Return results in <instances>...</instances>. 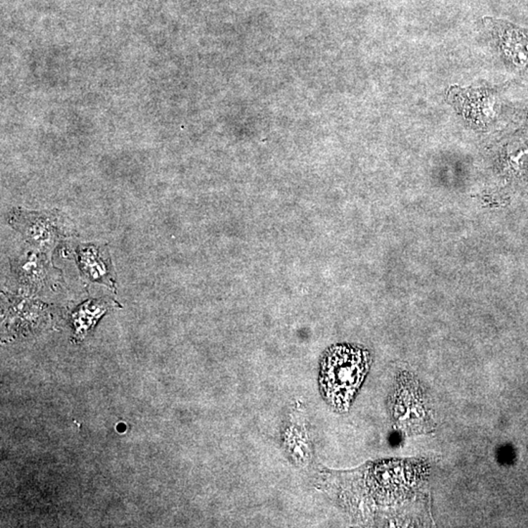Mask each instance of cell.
Listing matches in <instances>:
<instances>
[{
	"label": "cell",
	"mask_w": 528,
	"mask_h": 528,
	"mask_svg": "<svg viewBox=\"0 0 528 528\" xmlns=\"http://www.w3.org/2000/svg\"><path fill=\"white\" fill-rule=\"evenodd\" d=\"M368 351L353 345L331 348L321 360V394L336 411H348L360 390L369 367Z\"/></svg>",
	"instance_id": "cell-1"
},
{
	"label": "cell",
	"mask_w": 528,
	"mask_h": 528,
	"mask_svg": "<svg viewBox=\"0 0 528 528\" xmlns=\"http://www.w3.org/2000/svg\"><path fill=\"white\" fill-rule=\"evenodd\" d=\"M10 226L22 235L35 250L48 252L74 229L61 212L29 211L16 209L9 216Z\"/></svg>",
	"instance_id": "cell-2"
},
{
	"label": "cell",
	"mask_w": 528,
	"mask_h": 528,
	"mask_svg": "<svg viewBox=\"0 0 528 528\" xmlns=\"http://www.w3.org/2000/svg\"><path fill=\"white\" fill-rule=\"evenodd\" d=\"M15 279L22 290L37 293L42 290H51L56 286L57 270L52 266L47 252H27L11 265Z\"/></svg>",
	"instance_id": "cell-3"
},
{
	"label": "cell",
	"mask_w": 528,
	"mask_h": 528,
	"mask_svg": "<svg viewBox=\"0 0 528 528\" xmlns=\"http://www.w3.org/2000/svg\"><path fill=\"white\" fill-rule=\"evenodd\" d=\"M80 271L90 281L115 287V277L110 256L105 247L96 245H80L75 251Z\"/></svg>",
	"instance_id": "cell-4"
},
{
	"label": "cell",
	"mask_w": 528,
	"mask_h": 528,
	"mask_svg": "<svg viewBox=\"0 0 528 528\" xmlns=\"http://www.w3.org/2000/svg\"><path fill=\"white\" fill-rule=\"evenodd\" d=\"M481 90H459L455 94L462 105V112L469 120H476V123H484L486 118H491L493 113V102L491 97Z\"/></svg>",
	"instance_id": "cell-5"
},
{
	"label": "cell",
	"mask_w": 528,
	"mask_h": 528,
	"mask_svg": "<svg viewBox=\"0 0 528 528\" xmlns=\"http://www.w3.org/2000/svg\"><path fill=\"white\" fill-rule=\"evenodd\" d=\"M113 307V302L105 299L90 300L83 302L73 315V322L78 336H85L107 310Z\"/></svg>",
	"instance_id": "cell-6"
},
{
	"label": "cell",
	"mask_w": 528,
	"mask_h": 528,
	"mask_svg": "<svg viewBox=\"0 0 528 528\" xmlns=\"http://www.w3.org/2000/svg\"><path fill=\"white\" fill-rule=\"evenodd\" d=\"M502 42L506 54L517 66H528V37L524 32L507 27L502 34Z\"/></svg>",
	"instance_id": "cell-7"
},
{
	"label": "cell",
	"mask_w": 528,
	"mask_h": 528,
	"mask_svg": "<svg viewBox=\"0 0 528 528\" xmlns=\"http://www.w3.org/2000/svg\"><path fill=\"white\" fill-rule=\"evenodd\" d=\"M118 431H125V424H120L118 426Z\"/></svg>",
	"instance_id": "cell-8"
}]
</instances>
